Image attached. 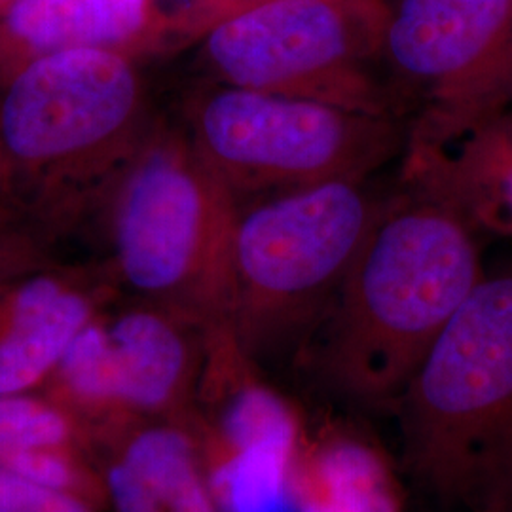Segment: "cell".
Returning <instances> with one entry per match:
<instances>
[{
  "mask_svg": "<svg viewBox=\"0 0 512 512\" xmlns=\"http://www.w3.org/2000/svg\"><path fill=\"white\" fill-rule=\"evenodd\" d=\"M122 294L105 260H55L2 283L0 395L40 393L74 338Z\"/></svg>",
  "mask_w": 512,
  "mask_h": 512,
  "instance_id": "obj_11",
  "label": "cell"
},
{
  "mask_svg": "<svg viewBox=\"0 0 512 512\" xmlns=\"http://www.w3.org/2000/svg\"><path fill=\"white\" fill-rule=\"evenodd\" d=\"M183 128L239 203L332 181H368L401 158L406 141L401 118L217 82L190 97Z\"/></svg>",
  "mask_w": 512,
  "mask_h": 512,
  "instance_id": "obj_6",
  "label": "cell"
},
{
  "mask_svg": "<svg viewBox=\"0 0 512 512\" xmlns=\"http://www.w3.org/2000/svg\"><path fill=\"white\" fill-rule=\"evenodd\" d=\"M154 122L135 55L27 63L0 84V220L57 245L95 220Z\"/></svg>",
  "mask_w": 512,
  "mask_h": 512,
  "instance_id": "obj_2",
  "label": "cell"
},
{
  "mask_svg": "<svg viewBox=\"0 0 512 512\" xmlns=\"http://www.w3.org/2000/svg\"><path fill=\"white\" fill-rule=\"evenodd\" d=\"M387 198L332 181L241 203L232 327L256 365H296Z\"/></svg>",
  "mask_w": 512,
  "mask_h": 512,
  "instance_id": "obj_5",
  "label": "cell"
},
{
  "mask_svg": "<svg viewBox=\"0 0 512 512\" xmlns=\"http://www.w3.org/2000/svg\"><path fill=\"white\" fill-rule=\"evenodd\" d=\"M296 512H406L397 467L346 425L306 427L291 476Z\"/></svg>",
  "mask_w": 512,
  "mask_h": 512,
  "instance_id": "obj_15",
  "label": "cell"
},
{
  "mask_svg": "<svg viewBox=\"0 0 512 512\" xmlns=\"http://www.w3.org/2000/svg\"><path fill=\"white\" fill-rule=\"evenodd\" d=\"M171 40L160 0H14L0 18V84L44 55L116 50L139 57Z\"/></svg>",
  "mask_w": 512,
  "mask_h": 512,
  "instance_id": "obj_13",
  "label": "cell"
},
{
  "mask_svg": "<svg viewBox=\"0 0 512 512\" xmlns=\"http://www.w3.org/2000/svg\"><path fill=\"white\" fill-rule=\"evenodd\" d=\"M239 209L186 129L156 118L95 220L122 293L209 330L234 317Z\"/></svg>",
  "mask_w": 512,
  "mask_h": 512,
  "instance_id": "obj_4",
  "label": "cell"
},
{
  "mask_svg": "<svg viewBox=\"0 0 512 512\" xmlns=\"http://www.w3.org/2000/svg\"><path fill=\"white\" fill-rule=\"evenodd\" d=\"M380 65L408 131L512 109V0H387Z\"/></svg>",
  "mask_w": 512,
  "mask_h": 512,
  "instance_id": "obj_9",
  "label": "cell"
},
{
  "mask_svg": "<svg viewBox=\"0 0 512 512\" xmlns=\"http://www.w3.org/2000/svg\"><path fill=\"white\" fill-rule=\"evenodd\" d=\"M57 260L55 245L0 220V285Z\"/></svg>",
  "mask_w": 512,
  "mask_h": 512,
  "instance_id": "obj_18",
  "label": "cell"
},
{
  "mask_svg": "<svg viewBox=\"0 0 512 512\" xmlns=\"http://www.w3.org/2000/svg\"><path fill=\"white\" fill-rule=\"evenodd\" d=\"M188 427L220 512H270L291 503L306 423L241 348L232 325L205 334V363Z\"/></svg>",
  "mask_w": 512,
  "mask_h": 512,
  "instance_id": "obj_10",
  "label": "cell"
},
{
  "mask_svg": "<svg viewBox=\"0 0 512 512\" xmlns=\"http://www.w3.org/2000/svg\"><path fill=\"white\" fill-rule=\"evenodd\" d=\"M0 469L82 495L109 512L92 442L44 393L0 395Z\"/></svg>",
  "mask_w": 512,
  "mask_h": 512,
  "instance_id": "obj_16",
  "label": "cell"
},
{
  "mask_svg": "<svg viewBox=\"0 0 512 512\" xmlns=\"http://www.w3.org/2000/svg\"><path fill=\"white\" fill-rule=\"evenodd\" d=\"M484 272L480 238L458 215L389 194L296 365L338 403L393 414Z\"/></svg>",
  "mask_w": 512,
  "mask_h": 512,
  "instance_id": "obj_1",
  "label": "cell"
},
{
  "mask_svg": "<svg viewBox=\"0 0 512 512\" xmlns=\"http://www.w3.org/2000/svg\"><path fill=\"white\" fill-rule=\"evenodd\" d=\"M401 190L439 203L476 236L512 239V109L469 128L408 131Z\"/></svg>",
  "mask_w": 512,
  "mask_h": 512,
  "instance_id": "obj_12",
  "label": "cell"
},
{
  "mask_svg": "<svg viewBox=\"0 0 512 512\" xmlns=\"http://www.w3.org/2000/svg\"><path fill=\"white\" fill-rule=\"evenodd\" d=\"M385 16L387 0H249L198 42L217 84L403 120L380 65Z\"/></svg>",
  "mask_w": 512,
  "mask_h": 512,
  "instance_id": "obj_7",
  "label": "cell"
},
{
  "mask_svg": "<svg viewBox=\"0 0 512 512\" xmlns=\"http://www.w3.org/2000/svg\"><path fill=\"white\" fill-rule=\"evenodd\" d=\"M207 330L160 304L122 294L74 338L40 393L97 448L145 421H188Z\"/></svg>",
  "mask_w": 512,
  "mask_h": 512,
  "instance_id": "obj_8",
  "label": "cell"
},
{
  "mask_svg": "<svg viewBox=\"0 0 512 512\" xmlns=\"http://www.w3.org/2000/svg\"><path fill=\"white\" fill-rule=\"evenodd\" d=\"M393 416L399 473L431 512H512V258L486 268Z\"/></svg>",
  "mask_w": 512,
  "mask_h": 512,
  "instance_id": "obj_3",
  "label": "cell"
},
{
  "mask_svg": "<svg viewBox=\"0 0 512 512\" xmlns=\"http://www.w3.org/2000/svg\"><path fill=\"white\" fill-rule=\"evenodd\" d=\"M109 512H220L183 421H145L95 450Z\"/></svg>",
  "mask_w": 512,
  "mask_h": 512,
  "instance_id": "obj_14",
  "label": "cell"
},
{
  "mask_svg": "<svg viewBox=\"0 0 512 512\" xmlns=\"http://www.w3.org/2000/svg\"><path fill=\"white\" fill-rule=\"evenodd\" d=\"M0 512H107L82 495L0 469Z\"/></svg>",
  "mask_w": 512,
  "mask_h": 512,
  "instance_id": "obj_17",
  "label": "cell"
},
{
  "mask_svg": "<svg viewBox=\"0 0 512 512\" xmlns=\"http://www.w3.org/2000/svg\"><path fill=\"white\" fill-rule=\"evenodd\" d=\"M12 2H14V0H0V18H2L4 12L12 6Z\"/></svg>",
  "mask_w": 512,
  "mask_h": 512,
  "instance_id": "obj_20",
  "label": "cell"
},
{
  "mask_svg": "<svg viewBox=\"0 0 512 512\" xmlns=\"http://www.w3.org/2000/svg\"><path fill=\"white\" fill-rule=\"evenodd\" d=\"M243 2L249 0H190L186 6L173 12L175 40H198L211 23Z\"/></svg>",
  "mask_w": 512,
  "mask_h": 512,
  "instance_id": "obj_19",
  "label": "cell"
}]
</instances>
